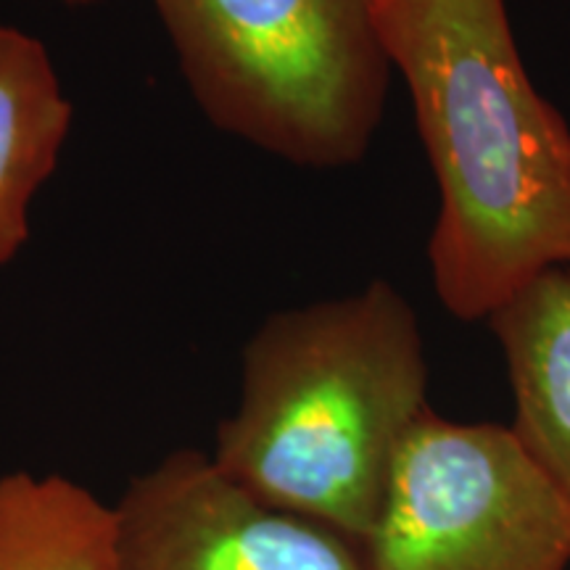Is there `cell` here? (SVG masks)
<instances>
[{
    "label": "cell",
    "instance_id": "obj_1",
    "mask_svg": "<svg viewBox=\"0 0 570 570\" xmlns=\"http://www.w3.org/2000/svg\"><path fill=\"white\" fill-rule=\"evenodd\" d=\"M439 185L428 259L439 302L487 320L570 265V127L533 88L504 0H373Z\"/></svg>",
    "mask_w": 570,
    "mask_h": 570
},
{
    "label": "cell",
    "instance_id": "obj_2",
    "mask_svg": "<svg viewBox=\"0 0 570 570\" xmlns=\"http://www.w3.org/2000/svg\"><path fill=\"white\" fill-rule=\"evenodd\" d=\"M417 315L389 281L269 315L244 348L214 462L275 508L365 544L407 431L428 410Z\"/></svg>",
    "mask_w": 570,
    "mask_h": 570
},
{
    "label": "cell",
    "instance_id": "obj_3",
    "mask_svg": "<svg viewBox=\"0 0 570 570\" xmlns=\"http://www.w3.org/2000/svg\"><path fill=\"white\" fill-rule=\"evenodd\" d=\"M183 80L214 127L277 159H365L391 61L373 0H154Z\"/></svg>",
    "mask_w": 570,
    "mask_h": 570
},
{
    "label": "cell",
    "instance_id": "obj_4",
    "mask_svg": "<svg viewBox=\"0 0 570 570\" xmlns=\"http://www.w3.org/2000/svg\"><path fill=\"white\" fill-rule=\"evenodd\" d=\"M367 570H566L570 502L512 428L428 407L399 449Z\"/></svg>",
    "mask_w": 570,
    "mask_h": 570
},
{
    "label": "cell",
    "instance_id": "obj_5",
    "mask_svg": "<svg viewBox=\"0 0 570 570\" xmlns=\"http://www.w3.org/2000/svg\"><path fill=\"white\" fill-rule=\"evenodd\" d=\"M114 512L122 570H367L354 539L265 502L196 449L138 475Z\"/></svg>",
    "mask_w": 570,
    "mask_h": 570
},
{
    "label": "cell",
    "instance_id": "obj_6",
    "mask_svg": "<svg viewBox=\"0 0 570 570\" xmlns=\"http://www.w3.org/2000/svg\"><path fill=\"white\" fill-rule=\"evenodd\" d=\"M487 320L515 394L512 433L570 502V265L529 277Z\"/></svg>",
    "mask_w": 570,
    "mask_h": 570
},
{
    "label": "cell",
    "instance_id": "obj_7",
    "mask_svg": "<svg viewBox=\"0 0 570 570\" xmlns=\"http://www.w3.org/2000/svg\"><path fill=\"white\" fill-rule=\"evenodd\" d=\"M71 127V104L46 46L0 27V267L30 235V206L53 175Z\"/></svg>",
    "mask_w": 570,
    "mask_h": 570
},
{
    "label": "cell",
    "instance_id": "obj_8",
    "mask_svg": "<svg viewBox=\"0 0 570 570\" xmlns=\"http://www.w3.org/2000/svg\"><path fill=\"white\" fill-rule=\"evenodd\" d=\"M0 570H122L117 512L61 475H3Z\"/></svg>",
    "mask_w": 570,
    "mask_h": 570
},
{
    "label": "cell",
    "instance_id": "obj_9",
    "mask_svg": "<svg viewBox=\"0 0 570 570\" xmlns=\"http://www.w3.org/2000/svg\"><path fill=\"white\" fill-rule=\"evenodd\" d=\"M56 3H63V6H92V3H104V0H56Z\"/></svg>",
    "mask_w": 570,
    "mask_h": 570
}]
</instances>
